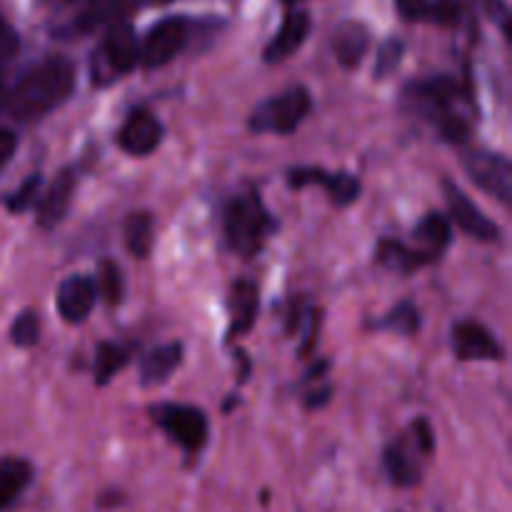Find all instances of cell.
<instances>
[{"label":"cell","mask_w":512,"mask_h":512,"mask_svg":"<svg viewBox=\"0 0 512 512\" xmlns=\"http://www.w3.org/2000/svg\"><path fill=\"white\" fill-rule=\"evenodd\" d=\"M75 65L63 55H50L23 73L8 95V113L20 123H35L58 110L73 95Z\"/></svg>","instance_id":"6da1fadb"},{"label":"cell","mask_w":512,"mask_h":512,"mask_svg":"<svg viewBox=\"0 0 512 512\" xmlns=\"http://www.w3.org/2000/svg\"><path fill=\"white\" fill-rule=\"evenodd\" d=\"M405 95L438 125L440 135L448 143H465L470 135V123L460 115L458 100L463 90L458 88L448 75H435V78L418 80L405 88Z\"/></svg>","instance_id":"7a4b0ae2"},{"label":"cell","mask_w":512,"mask_h":512,"mask_svg":"<svg viewBox=\"0 0 512 512\" xmlns=\"http://www.w3.org/2000/svg\"><path fill=\"white\" fill-rule=\"evenodd\" d=\"M223 228L228 245L243 258H255L263 250L268 235L275 230V218L268 213L260 195L248 190L228 200L223 215Z\"/></svg>","instance_id":"3957f363"},{"label":"cell","mask_w":512,"mask_h":512,"mask_svg":"<svg viewBox=\"0 0 512 512\" xmlns=\"http://www.w3.org/2000/svg\"><path fill=\"white\" fill-rule=\"evenodd\" d=\"M310 105H313V98H310L308 88L295 85V88H288L285 93L255 105V108L250 110L248 125L255 133L290 135L298 130V125L303 123L305 118H308Z\"/></svg>","instance_id":"277c9868"},{"label":"cell","mask_w":512,"mask_h":512,"mask_svg":"<svg viewBox=\"0 0 512 512\" xmlns=\"http://www.w3.org/2000/svg\"><path fill=\"white\" fill-rule=\"evenodd\" d=\"M150 418L170 435V440L180 445L185 453H198L208 443V418L193 405L163 403L150 408Z\"/></svg>","instance_id":"5b68a950"},{"label":"cell","mask_w":512,"mask_h":512,"mask_svg":"<svg viewBox=\"0 0 512 512\" xmlns=\"http://www.w3.org/2000/svg\"><path fill=\"white\" fill-rule=\"evenodd\" d=\"M463 168L480 190L503 205L512 203V163L505 155L493 150H470L463 155Z\"/></svg>","instance_id":"8992f818"},{"label":"cell","mask_w":512,"mask_h":512,"mask_svg":"<svg viewBox=\"0 0 512 512\" xmlns=\"http://www.w3.org/2000/svg\"><path fill=\"white\" fill-rule=\"evenodd\" d=\"M190 35V23L185 18H163L148 30L140 45V63L145 68H163L170 60L178 58Z\"/></svg>","instance_id":"52a82bcc"},{"label":"cell","mask_w":512,"mask_h":512,"mask_svg":"<svg viewBox=\"0 0 512 512\" xmlns=\"http://www.w3.org/2000/svg\"><path fill=\"white\" fill-rule=\"evenodd\" d=\"M445 200H448V210L453 223L463 230L465 235L475 240H483V243H495L500 240V228L490 218H485L483 210L463 193L455 183L443 180Z\"/></svg>","instance_id":"ba28073f"},{"label":"cell","mask_w":512,"mask_h":512,"mask_svg":"<svg viewBox=\"0 0 512 512\" xmlns=\"http://www.w3.org/2000/svg\"><path fill=\"white\" fill-rule=\"evenodd\" d=\"M290 188H305V185H320L328 190L330 200L338 208L353 205L360 198V180L353 173H330L323 168H293L288 173Z\"/></svg>","instance_id":"9c48e42d"},{"label":"cell","mask_w":512,"mask_h":512,"mask_svg":"<svg viewBox=\"0 0 512 512\" xmlns=\"http://www.w3.org/2000/svg\"><path fill=\"white\" fill-rule=\"evenodd\" d=\"M430 458L428 450L413 438V433L408 435V440L403 443H395L385 448L383 465L388 478L393 480L400 488H410V485H418L423 480V465Z\"/></svg>","instance_id":"30bf717a"},{"label":"cell","mask_w":512,"mask_h":512,"mask_svg":"<svg viewBox=\"0 0 512 512\" xmlns=\"http://www.w3.org/2000/svg\"><path fill=\"white\" fill-rule=\"evenodd\" d=\"M100 55L108 65L110 78H118V75L133 70L140 60V43L133 25L125 23V20H115L105 33Z\"/></svg>","instance_id":"8fae6325"},{"label":"cell","mask_w":512,"mask_h":512,"mask_svg":"<svg viewBox=\"0 0 512 512\" xmlns=\"http://www.w3.org/2000/svg\"><path fill=\"white\" fill-rule=\"evenodd\" d=\"M160 140H163V125L150 110H133L118 130V145L135 158L153 153Z\"/></svg>","instance_id":"7c38bea8"},{"label":"cell","mask_w":512,"mask_h":512,"mask_svg":"<svg viewBox=\"0 0 512 512\" xmlns=\"http://www.w3.org/2000/svg\"><path fill=\"white\" fill-rule=\"evenodd\" d=\"M453 350L458 360H503V348L485 325L463 320L453 328Z\"/></svg>","instance_id":"4fadbf2b"},{"label":"cell","mask_w":512,"mask_h":512,"mask_svg":"<svg viewBox=\"0 0 512 512\" xmlns=\"http://www.w3.org/2000/svg\"><path fill=\"white\" fill-rule=\"evenodd\" d=\"M98 290L88 275H70L58 288V313L65 323H83L93 310Z\"/></svg>","instance_id":"5bb4252c"},{"label":"cell","mask_w":512,"mask_h":512,"mask_svg":"<svg viewBox=\"0 0 512 512\" xmlns=\"http://www.w3.org/2000/svg\"><path fill=\"white\" fill-rule=\"evenodd\" d=\"M308 30H310L308 13H303V10H293V13L285 15L283 25H280V30L275 33V38L265 45V53H263L265 63L275 65L293 58V55L300 50V45L305 43V38H308Z\"/></svg>","instance_id":"9a60e30c"},{"label":"cell","mask_w":512,"mask_h":512,"mask_svg":"<svg viewBox=\"0 0 512 512\" xmlns=\"http://www.w3.org/2000/svg\"><path fill=\"white\" fill-rule=\"evenodd\" d=\"M73 193H75V173L70 168L60 170L58 178L50 183V188L45 190V195L40 198V205H38L40 228H55V225L68 215Z\"/></svg>","instance_id":"2e32d148"},{"label":"cell","mask_w":512,"mask_h":512,"mask_svg":"<svg viewBox=\"0 0 512 512\" xmlns=\"http://www.w3.org/2000/svg\"><path fill=\"white\" fill-rule=\"evenodd\" d=\"M370 48V30L360 20H345L333 33V53L343 68L353 70L363 63Z\"/></svg>","instance_id":"e0dca14e"},{"label":"cell","mask_w":512,"mask_h":512,"mask_svg":"<svg viewBox=\"0 0 512 512\" xmlns=\"http://www.w3.org/2000/svg\"><path fill=\"white\" fill-rule=\"evenodd\" d=\"M260 310V295L258 288L248 280H238L230 288V328H228V340L245 335L248 330H253L255 320H258Z\"/></svg>","instance_id":"ac0fdd59"},{"label":"cell","mask_w":512,"mask_h":512,"mask_svg":"<svg viewBox=\"0 0 512 512\" xmlns=\"http://www.w3.org/2000/svg\"><path fill=\"white\" fill-rule=\"evenodd\" d=\"M180 363H183V345L180 343L160 345V348L150 350V353L143 358V363H140V383H143L145 388L163 385L165 380L178 370Z\"/></svg>","instance_id":"d6986e66"},{"label":"cell","mask_w":512,"mask_h":512,"mask_svg":"<svg viewBox=\"0 0 512 512\" xmlns=\"http://www.w3.org/2000/svg\"><path fill=\"white\" fill-rule=\"evenodd\" d=\"M33 480V465L20 458L0 460V512L8 510Z\"/></svg>","instance_id":"ffe728a7"},{"label":"cell","mask_w":512,"mask_h":512,"mask_svg":"<svg viewBox=\"0 0 512 512\" xmlns=\"http://www.w3.org/2000/svg\"><path fill=\"white\" fill-rule=\"evenodd\" d=\"M433 255L425 250H413L410 245L400 243V240H383L378 245V263L385 265L395 273H413V270L423 268V265L433 263Z\"/></svg>","instance_id":"44dd1931"},{"label":"cell","mask_w":512,"mask_h":512,"mask_svg":"<svg viewBox=\"0 0 512 512\" xmlns=\"http://www.w3.org/2000/svg\"><path fill=\"white\" fill-rule=\"evenodd\" d=\"M413 238L423 245L425 253L438 258V255L448 248L450 240H453V235H450V220L440 213H428L418 223Z\"/></svg>","instance_id":"7402d4cb"},{"label":"cell","mask_w":512,"mask_h":512,"mask_svg":"<svg viewBox=\"0 0 512 512\" xmlns=\"http://www.w3.org/2000/svg\"><path fill=\"white\" fill-rule=\"evenodd\" d=\"M155 218L148 210H135L125 218V245L135 258H148L150 245H153Z\"/></svg>","instance_id":"603a6c76"},{"label":"cell","mask_w":512,"mask_h":512,"mask_svg":"<svg viewBox=\"0 0 512 512\" xmlns=\"http://www.w3.org/2000/svg\"><path fill=\"white\" fill-rule=\"evenodd\" d=\"M128 8V0H90L88 8L80 13V18L75 20V33H90L98 25L115 23V18L125 13Z\"/></svg>","instance_id":"cb8c5ba5"},{"label":"cell","mask_w":512,"mask_h":512,"mask_svg":"<svg viewBox=\"0 0 512 512\" xmlns=\"http://www.w3.org/2000/svg\"><path fill=\"white\" fill-rule=\"evenodd\" d=\"M130 353L118 343H100L95 348V383L103 388L128 365Z\"/></svg>","instance_id":"d4e9b609"},{"label":"cell","mask_w":512,"mask_h":512,"mask_svg":"<svg viewBox=\"0 0 512 512\" xmlns=\"http://www.w3.org/2000/svg\"><path fill=\"white\" fill-rule=\"evenodd\" d=\"M380 328L395 330L403 335H415L420 330V313L413 303H400L383 318Z\"/></svg>","instance_id":"484cf974"},{"label":"cell","mask_w":512,"mask_h":512,"mask_svg":"<svg viewBox=\"0 0 512 512\" xmlns=\"http://www.w3.org/2000/svg\"><path fill=\"white\" fill-rule=\"evenodd\" d=\"M98 290L105 298V303L118 305L123 300V273L113 260H105L98 270Z\"/></svg>","instance_id":"4316f807"},{"label":"cell","mask_w":512,"mask_h":512,"mask_svg":"<svg viewBox=\"0 0 512 512\" xmlns=\"http://www.w3.org/2000/svg\"><path fill=\"white\" fill-rule=\"evenodd\" d=\"M40 338V318L33 310H25L15 318L13 328H10V343L18 348H33Z\"/></svg>","instance_id":"83f0119b"},{"label":"cell","mask_w":512,"mask_h":512,"mask_svg":"<svg viewBox=\"0 0 512 512\" xmlns=\"http://www.w3.org/2000/svg\"><path fill=\"white\" fill-rule=\"evenodd\" d=\"M405 55V43L400 38H388L378 48V55H375V75L378 78H388L395 70L400 68Z\"/></svg>","instance_id":"f1b7e54d"},{"label":"cell","mask_w":512,"mask_h":512,"mask_svg":"<svg viewBox=\"0 0 512 512\" xmlns=\"http://www.w3.org/2000/svg\"><path fill=\"white\" fill-rule=\"evenodd\" d=\"M40 185H43V178H40V173H33L28 180H25L23 185H20L15 193H10L8 198V210H13V213H23V210L33 208V203L38 200L40 195Z\"/></svg>","instance_id":"f546056e"},{"label":"cell","mask_w":512,"mask_h":512,"mask_svg":"<svg viewBox=\"0 0 512 512\" xmlns=\"http://www.w3.org/2000/svg\"><path fill=\"white\" fill-rule=\"evenodd\" d=\"M15 53H18V35L8 23L0 20V68H5L15 58Z\"/></svg>","instance_id":"4dcf8cb0"},{"label":"cell","mask_w":512,"mask_h":512,"mask_svg":"<svg viewBox=\"0 0 512 512\" xmlns=\"http://www.w3.org/2000/svg\"><path fill=\"white\" fill-rule=\"evenodd\" d=\"M318 328H320V310H308V315H305V340L303 345H300V355H303V358H308V355L315 350V345H318Z\"/></svg>","instance_id":"1f68e13d"},{"label":"cell","mask_w":512,"mask_h":512,"mask_svg":"<svg viewBox=\"0 0 512 512\" xmlns=\"http://www.w3.org/2000/svg\"><path fill=\"white\" fill-rule=\"evenodd\" d=\"M395 5H398V13L403 15V20H408V23L428 18V0H395Z\"/></svg>","instance_id":"d6a6232c"},{"label":"cell","mask_w":512,"mask_h":512,"mask_svg":"<svg viewBox=\"0 0 512 512\" xmlns=\"http://www.w3.org/2000/svg\"><path fill=\"white\" fill-rule=\"evenodd\" d=\"M478 3L483 5L485 13L503 28V33L510 35V10L508 5H505V0H478Z\"/></svg>","instance_id":"836d02e7"},{"label":"cell","mask_w":512,"mask_h":512,"mask_svg":"<svg viewBox=\"0 0 512 512\" xmlns=\"http://www.w3.org/2000/svg\"><path fill=\"white\" fill-rule=\"evenodd\" d=\"M15 150H18V135L13 130H0V170L10 163Z\"/></svg>","instance_id":"e575fe53"},{"label":"cell","mask_w":512,"mask_h":512,"mask_svg":"<svg viewBox=\"0 0 512 512\" xmlns=\"http://www.w3.org/2000/svg\"><path fill=\"white\" fill-rule=\"evenodd\" d=\"M330 393H333V390L330 388H325V390H318V393H313L308 398V408H320V405H325L330 400Z\"/></svg>","instance_id":"d590c367"},{"label":"cell","mask_w":512,"mask_h":512,"mask_svg":"<svg viewBox=\"0 0 512 512\" xmlns=\"http://www.w3.org/2000/svg\"><path fill=\"white\" fill-rule=\"evenodd\" d=\"M3 70L5 68H0V105H3Z\"/></svg>","instance_id":"8d00e7d4"},{"label":"cell","mask_w":512,"mask_h":512,"mask_svg":"<svg viewBox=\"0 0 512 512\" xmlns=\"http://www.w3.org/2000/svg\"><path fill=\"white\" fill-rule=\"evenodd\" d=\"M285 3H293L295 5V3H300V0H285Z\"/></svg>","instance_id":"74e56055"}]
</instances>
